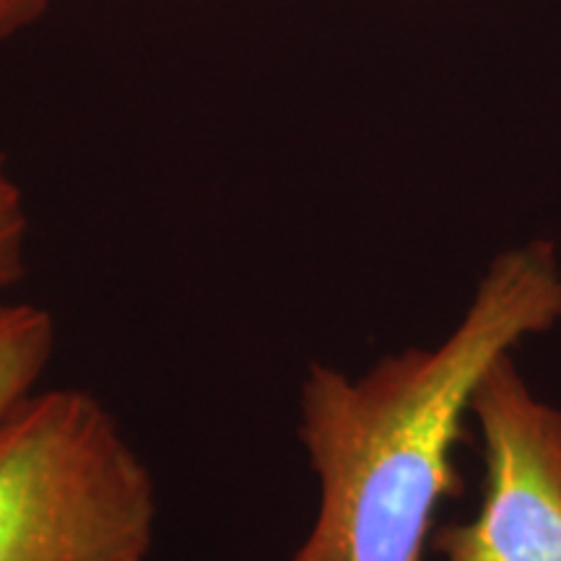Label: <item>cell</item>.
Masks as SVG:
<instances>
[{
	"mask_svg": "<svg viewBox=\"0 0 561 561\" xmlns=\"http://www.w3.org/2000/svg\"><path fill=\"white\" fill-rule=\"evenodd\" d=\"M559 322V252L533 240L491 261L437 346L382 356L362 377L310 364L297 434L320 496L289 561H426L442 502L466 491L455 450L468 439L476 385Z\"/></svg>",
	"mask_w": 561,
	"mask_h": 561,
	"instance_id": "cell-1",
	"label": "cell"
},
{
	"mask_svg": "<svg viewBox=\"0 0 561 561\" xmlns=\"http://www.w3.org/2000/svg\"><path fill=\"white\" fill-rule=\"evenodd\" d=\"M157 481L81 388L34 390L0 421V561H149Z\"/></svg>",
	"mask_w": 561,
	"mask_h": 561,
	"instance_id": "cell-2",
	"label": "cell"
},
{
	"mask_svg": "<svg viewBox=\"0 0 561 561\" xmlns=\"http://www.w3.org/2000/svg\"><path fill=\"white\" fill-rule=\"evenodd\" d=\"M483 442V494L473 520L434 528L445 561H561V409L525 385L512 351L471 398Z\"/></svg>",
	"mask_w": 561,
	"mask_h": 561,
	"instance_id": "cell-3",
	"label": "cell"
},
{
	"mask_svg": "<svg viewBox=\"0 0 561 561\" xmlns=\"http://www.w3.org/2000/svg\"><path fill=\"white\" fill-rule=\"evenodd\" d=\"M58 348L53 312L0 294V421L30 398Z\"/></svg>",
	"mask_w": 561,
	"mask_h": 561,
	"instance_id": "cell-4",
	"label": "cell"
},
{
	"mask_svg": "<svg viewBox=\"0 0 561 561\" xmlns=\"http://www.w3.org/2000/svg\"><path fill=\"white\" fill-rule=\"evenodd\" d=\"M30 214L24 193L13 178L9 159L0 151V294L11 291L26 273Z\"/></svg>",
	"mask_w": 561,
	"mask_h": 561,
	"instance_id": "cell-5",
	"label": "cell"
},
{
	"mask_svg": "<svg viewBox=\"0 0 561 561\" xmlns=\"http://www.w3.org/2000/svg\"><path fill=\"white\" fill-rule=\"evenodd\" d=\"M55 0H0V42H9L45 19Z\"/></svg>",
	"mask_w": 561,
	"mask_h": 561,
	"instance_id": "cell-6",
	"label": "cell"
}]
</instances>
